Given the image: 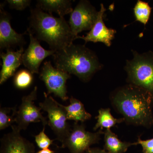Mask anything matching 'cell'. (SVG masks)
Wrapping results in <instances>:
<instances>
[{"label":"cell","instance_id":"obj_1","mask_svg":"<svg viewBox=\"0 0 153 153\" xmlns=\"http://www.w3.org/2000/svg\"><path fill=\"white\" fill-rule=\"evenodd\" d=\"M111 100L128 123L146 128L153 125V98L147 91L128 84L115 90Z\"/></svg>","mask_w":153,"mask_h":153},{"label":"cell","instance_id":"obj_2","mask_svg":"<svg viewBox=\"0 0 153 153\" xmlns=\"http://www.w3.org/2000/svg\"><path fill=\"white\" fill-rule=\"evenodd\" d=\"M29 21L28 29L38 41L47 42L50 50L59 51L77 39L64 18H56L36 7L31 10Z\"/></svg>","mask_w":153,"mask_h":153},{"label":"cell","instance_id":"obj_3","mask_svg":"<svg viewBox=\"0 0 153 153\" xmlns=\"http://www.w3.org/2000/svg\"><path fill=\"white\" fill-rule=\"evenodd\" d=\"M55 68L76 75L88 82L103 65L92 50L85 45L73 44L57 51L53 55Z\"/></svg>","mask_w":153,"mask_h":153},{"label":"cell","instance_id":"obj_4","mask_svg":"<svg viewBox=\"0 0 153 153\" xmlns=\"http://www.w3.org/2000/svg\"><path fill=\"white\" fill-rule=\"evenodd\" d=\"M131 51L133 58L127 60L124 67L127 74V81L147 91L153 98V52L139 53Z\"/></svg>","mask_w":153,"mask_h":153},{"label":"cell","instance_id":"obj_5","mask_svg":"<svg viewBox=\"0 0 153 153\" xmlns=\"http://www.w3.org/2000/svg\"><path fill=\"white\" fill-rule=\"evenodd\" d=\"M45 100L39 103V107L48 113V125L56 136V139L62 143L68 136L71 128L67 122L65 110L51 96L44 92Z\"/></svg>","mask_w":153,"mask_h":153},{"label":"cell","instance_id":"obj_6","mask_svg":"<svg viewBox=\"0 0 153 153\" xmlns=\"http://www.w3.org/2000/svg\"><path fill=\"white\" fill-rule=\"evenodd\" d=\"M38 87L35 86L31 93L23 97L19 109L17 110L15 121L19 130H26L30 123L41 122L43 127L48 125L47 118L43 116L41 108L36 106L34 101L37 99Z\"/></svg>","mask_w":153,"mask_h":153},{"label":"cell","instance_id":"obj_7","mask_svg":"<svg viewBox=\"0 0 153 153\" xmlns=\"http://www.w3.org/2000/svg\"><path fill=\"white\" fill-rule=\"evenodd\" d=\"M39 77L45 83L47 95L53 93L63 101L68 100L66 82L71 77L70 74L53 67L50 61H46L41 67Z\"/></svg>","mask_w":153,"mask_h":153},{"label":"cell","instance_id":"obj_8","mask_svg":"<svg viewBox=\"0 0 153 153\" xmlns=\"http://www.w3.org/2000/svg\"><path fill=\"white\" fill-rule=\"evenodd\" d=\"M83 123L75 122L66 139L62 143L61 148H68L70 153H83L91 146L98 143L100 135L104 134L102 130L92 133L85 130Z\"/></svg>","mask_w":153,"mask_h":153},{"label":"cell","instance_id":"obj_9","mask_svg":"<svg viewBox=\"0 0 153 153\" xmlns=\"http://www.w3.org/2000/svg\"><path fill=\"white\" fill-rule=\"evenodd\" d=\"M98 11L86 0H81L70 14L68 24L77 37L82 31L91 30L98 16Z\"/></svg>","mask_w":153,"mask_h":153},{"label":"cell","instance_id":"obj_10","mask_svg":"<svg viewBox=\"0 0 153 153\" xmlns=\"http://www.w3.org/2000/svg\"><path fill=\"white\" fill-rule=\"evenodd\" d=\"M30 42L22 55V63L33 74H38L39 67L44 59L55 54V51L46 50L42 47L39 41L29 29L27 30Z\"/></svg>","mask_w":153,"mask_h":153},{"label":"cell","instance_id":"obj_11","mask_svg":"<svg viewBox=\"0 0 153 153\" xmlns=\"http://www.w3.org/2000/svg\"><path fill=\"white\" fill-rule=\"evenodd\" d=\"M11 127L12 131L1 138L0 153H35L34 144L21 135L16 126Z\"/></svg>","mask_w":153,"mask_h":153},{"label":"cell","instance_id":"obj_12","mask_svg":"<svg viewBox=\"0 0 153 153\" xmlns=\"http://www.w3.org/2000/svg\"><path fill=\"white\" fill-rule=\"evenodd\" d=\"M4 4L0 8V49H10L11 47L21 46L25 44L24 34H19L11 27V16L4 10Z\"/></svg>","mask_w":153,"mask_h":153},{"label":"cell","instance_id":"obj_13","mask_svg":"<svg viewBox=\"0 0 153 153\" xmlns=\"http://www.w3.org/2000/svg\"><path fill=\"white\" fill-rule=\"evenodd\" d=\"M106 10L104 5L101 4L97 19L91 30L86 36L81 37L78 36L77 39H82L85 41V44L88 42L95 43L101 42L105 44L107 47H110L116 31L107 27L103 22V17Z\"/></svg>","mask_w":153,"mask_h":153},{"label":"cell","instance_id":"obj_14","mask_svg":"<svg viewBox=\"0 0 153 153\" xmlns=\"http://www.w3.org/2000/svg\"><path fill=\"white\" fill-rule=\"evenodd\" d=\"M24 52L23 47H20L16 52L10 49L7 50V52L1 53L2 60V68L0 72V84L5 82L9 78L15 76L17 68L22 63V55Z\"/></svg>","mask_w":153,"mask_h":153},{"label":"cell","instance_id":"obj_15","mask_svg":"<svg viewBox=\"0 0 153 153\" xmlns=\"http://www.w3.org/2000/svg\"><path fill=\"white\" fill-rule=\"evenodd\" d=\"M36 7L51 15L56 13L60 18H64L73 10L71 1L69 0H38Z\"/></svg>","mask_w":153,"mask_h":153},{"label":"cell","instance_id":"obj_16","mask_svg":"<svg viewBox=\"0 0 153 153\" xmlns=\"http://www.w3.org/2000/svg\"><path fill=\"white\" fill-rule=\"evenodd\" d=\"M60 105L66 111L68 120L83 123L91 118V114L86 111L82 102L74 97L70 98V104L68 106Z\"/></svg>","mask_w":153,"mask_h":153},{"label":"cell","instance_id":"obj_17","mask_svg":"<svg viewBox=\"0 0 153 153\" xmlns=\"http://www.w3.org/2000/svg\"><path fill=\"white\" fill-rule=\"evenodd\" d=\"M104 134V149L108 153H125L129 147L134 145V143L121 141L110 129L105 130Z\"/></svg>","mask_w":153,"mask_h":153},{"label":"cell","instance_id":"obj_18","mask_svg":"<svg viewBox=\"0 0 153 153\" xmlns=\"http://www.w3.org/2000/svg\"><path fill=\"white\" fill-rule=\"evenodd\" d=\"M99 114L96 117L97 119V123L93 130L96 131L100 128V129L103 128L110 129L111 128L114 126L117 123H120L125 121L124 119H116L113 117L110 112V109L109 108H101L98 111Z\"/></svg>","mask_w":153,"mask_h":153},{"label":"cell","instance_id":"obj_19","mask_svg":"<svg viewBox=\"0 0 153 153\" xmlns=\"http://www.w3.org/2000/svg\"><path fill=\"white\" fill-rule=\"evenodd\" d=\"M152 10L148 3L138 0L134 8L136 21L144 25H146L149 20Z\"/></svg>","mask_w":153,"mask_h":153},{"label":"cell","instance_id":"obj_20","mask_svg":"<svg viewBox=\"0 0 153 153\" xmlns=\"http://www.w3.org/2000/svg\"><path fill=\"white\" fill-rule=\"evenodd\" d=\"M33 74L27 69H22L15 74L14 84L19 89H25L29 87L33 82Z\"/></svg>","mask_w":153,"mask_h":153},{"label":"cell","instance_id":"obj_21","mask_svg":"<svg viewBox=\"0 0 153 153\" xmlns=\"http://www.w3.org/2000/svg\"><path fill=\"white\" fill-rule=\"evenodd\" d=\"M13 110V108H1L0 109V130L5 129L10 126H12V124L15 122V119L16 116L17 108H13V112L12 115L10 114L11 111Z\"/></svg>","mask_w":153,"mask_h":153},{"label":"cell","instance_id":"obj_22","mask_svg":"<svg viewBox=\"0 0 153 153\" xmlns=\"http://www.w3.org/2000/svg\"><path fill=\"white\" fill-rule=\"evenodd\" d=\"M45 128L43 127V130L37 135L35 136V141L38 148L41 149H45L48 148L53 143V140L49 139L45 133Z\"/></svg>","mask_w":153,"mask_h":153},{"label":"cell","instance_id":"obj_23","mask_svg":"<svg viewBox=\"0 0 153 153\" xmlns=\"http://www.w3.org/2000/svg\"><path fill=\"white\" fill-rule=\"evenodd\" d=\"M7 1L10 8L21 11L29 7L31 3L30 0H7Z\"/></svg>","mask_w":153,"mask_h":153},{"label":"cell","instance_id":"obj_24","mask_svg":"<svg viewBox=\"0 0 153 153\" xmlns=\"http://www.w3.org/2000/svg\"><path fill=\"white\" fill-rule=\"evenodd\" d=\"M134 144L140 145L143 148V153H153V138L143 140L139 137L137 141L134 143Z\"/></svg>","mask_w":153,"mask_h":153},{"label":"cell","instance_id":"obj_25","mask_svg":"<svg viewBox=\"0 0 153 153\" xmlns=\"http://www.w3.org/2000/svg\"><path fill=\"white\" fill-rule=\"evenodd\" d=\"M85 153H108L106 151L97 148H89Z\"/></svg>","mask_w":153,"mask_h":153},{"label":"cell","instance_id":"obj_26","mask_svg":"<svg viewBox=\"0 0 153 153\" xmlns=\"http://www.w3.org/2000/svg\"><path fill=\"white\" fill-rule=\"evenodd\" d=\"M36 153H55V152L49 149H47L41 150L38 151Z\"/></svg>","mask_w":153,"mask_h":153}]
</instances>
